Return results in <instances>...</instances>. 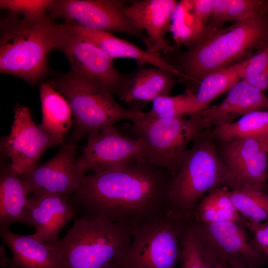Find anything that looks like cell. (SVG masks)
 Instances as JSON below:
<instances>
[{
	"mask_svg": "<svg viewBox=\"0 0 268 268\" xmlns=\"http://www.w3.org/2000/svg\"><path fill=\"white\" fill-rule=\"evenodd\" d=\"M56 50L67 59L72 73L93 80L119 96L129 78L117 70L113 60L93 44L68 29L64 23Z\"/></svg>",
	"mask_w": 268,
	"mask_h": 268,
	"instance_id": "10",
	"label": "cell"
},
{
	"mask_svg": "<svg viewBox=\"0 0 268 268\" xmlns=\"http://www.w3.org/2000/svg\"><path fill=\"white\" fill-rule=\"evenodd\" d=\"M229 192L230 189L226 186L210 190L198 202L190 218L201 224L243 223V218L234 206Z\"/></svg>",
	"mask_w": 268,
	"mask_h": 268,
	"instance_id": "23",
	"label": "cell"
},
{
	"mask_svg": "<svg viewBox=\"0 0 268 268\" xmlns=\"http://www.w3.org/2000/svg\"><path fill=\"white\" fill-rule=\"evenodd\" d=\"M48 82L69 104L73 117L72 137L75 143L93 131L114 126L123 120L133 122L144 113L137 107L126 109L103 85L70 71Z\"/></svg>",
	"mask_w": 268,
	"mask_h": 268,
	"instance_id": "6",
	"label": "cell"
},
{
	"mask_svg": "<svg viewBox=\"0 0 268 268\" xmlns=\"http://www.w3.org/2000/svg\"><path fill=\"white\" fill-rule=\"evenodd\" d=\"M263 13L224 30L211 31L188 45L178 68L185 79L199 83L208 74L237 64L252 49L263 44L268 38V23Z\"/></svg>",
	"mask_w": 268,
	"mask_h": 268,
	"instance_id": "3",
	"label": "cell"
},
{
	"mask_svg": "<svg viewBox=\"0 0 268 268\" xmlns=\"http://www.w3.org/2000/svg\"><path fill=\"white\" fill-rule=\"evenodd\" d=\"M71 31L93 44L106 53L111 59L130 58L138 64H148L165 70L181 78L184 76L177 68L170 64L159 52L150 53L143 50L130 42L114 35L112 33L90 29L76 23L64 21Z\"/></svg>",
	"mask_w": 268,
	"mask_h": 268,
	"instance_id": "18",
	"label": "cell"
},
{
	"mask_svg": "<svg viewBox=\"0 0 268 268\" xmlns=\"http://www.w3.org/2000/svg\"><path fill=\"white\" fill-rule=\"evenodd\" d=\"M31 235L38 241L58 246L59 234L75 215L68 196L32 194L28 197Z\"/></svg>",
	"mask_w": 268,
	"mask_h": 268,
	"instance_id": "16",
	"label": "cell"
},
{
	"mask_svg": "<svg viewBox=\"0 0 268 268\" xmlns=\"http://www.w3.org/2000/svg\"><path fill=\"white\" fill-rule=\"evenodd\" d=\"M194 222L204 242L223 266L229 268H261L268 265L243 223Z\"/></svg>",
	"mask_w": 268,
	"mask_h": 268,
	"instance_id": "12",
	"label": "cell"
},
{
	"mask_svg": "<svg viewBox=\"0 0 268 268\" xmlns=\"http://www.w3.org/2000/svg\"><path fill=\"white\" fill-rule=\"evenodd\" d=\"M28 188L10 165L2 168L0 177V228L13 223L29 226Z\"/></svg>",
	"mask_w": 268,
	"mask_h": 268,
	"instance_id": "21",
	"label": "cell"
},
{
	"mask_svg": "<svg viewBox=\"0 0 268 268\" xmlns=\"http://www.w3.org/2000/svg\"><path fill=\"white\" fill-rule=\"evenodd\" d=\"M268 134V110L249 113L231 123L215 126L213 138L222 143Z\"/></svg>",
	"mask_w": 268,
	"mask_h": 268,
	"instance_id": "27",
	"label": "cell"
},
{
	"mask_svg": "<svg viewBox=\"0 0 268 268\" xmlns=\"http://www.w3.org/2000/svg\"><path fill=\"white\" fill-rule=\"evenodd\" d=\"M39 91L42 113L40 127L51 134L63 135L73 125L69 103L48 82L40 85Z\"/></svg>",
	"mask_w": 268,
	"mask_h": 268,
	"instance_id": "24",
	"label": "cell"
},
{
	"mask_svg": "<svg viewBox=\"0 0 268 268\" xmlns=\"http://www.w3.org/2000/svg\"><path fill=\"white\" fill-rule=\"evenodd\" d=\"M230 197L241 217L249 222L268 223V194L249 186L230 190Z\"/></svg>",
	"mask_w": 268,
	"mask_h": 268,
	"instance_id": "29",
	"label": "cell"
},
{
	"mask_svg": "<svg viewBox=\"0 0 268 268\" xmlns=\"http://www.w3.org/2000/svg\"><path fill=\"white\" fill-rule=\"evenodd\" d=\"M262 0H228L226 21H244L258 16L268 8Z\"/></svg>",
	"mask_w": 268,
	"mask_h": 268,
	"instance_id": "33",
	"label": "cell"
},
{
	"mask_svg": "<svg viewBox=\"0 0 268 268\" xmlns=\"http://www.w3.org/2000/svg\"><path fill=\"white\" fill-rule=\"evenodd\" d=\"M145 157L142 141L123 135L114 126L93 131L76 160V166L83 176L87 172L106 170Z\"/></svg>",
	"mask_w": 268,
	"mask_h": 268,
	"instance_id": "13",
	"label": "cell"
},
{
	"mask_svg": "<svg viewBox=\"0 0 268 268\" xmlns=\"http://www.w3.org/2000/svg\"><path fill=\"white\" fill-rule=\"evenodd\" d=\"M206 30L197 18L193 0L177 2L170 17L169 30L178 42L188 46L202 38Z\"/></svg>",
	"mask_w": 268,
	"mask_h": 268,
	"instance_id": "28",
	"label": "cell"
},
{
	"mask_svg": "<svg viewBox=\"0 0 268 268\" xmlns=\"http://www.w3.org/2000/svg\"><path fill=\"white\" fill-rule=\"evenodd\" d=\"M179 268H224L200 236L194 221H185L181 237Z\"/></svg>",
	"mask_w": 268,
	"mask_h": 268,
	"instance_id": "25",
	"label": "cell"
},
{
	"mask_svg": "<svg viewBox=\"0 0 268 268\" xmlns=\"http://www.w3.org/2000/svg\"><path fill=\"white\" fill-rule=\"evenodd\" d=\"M3 242L12 255L18 268H62V257L58 246L42 243L31 234L23 235L9 228H0Z\"/></svg>",
	"mask_w": 268,
	"mask_h": 268,
	"instance_id": "20",
	"label": "cell"
},
{
	"mask_svg": "<svg viewBox=\"0 0 268 268\" xmlns=\"http://www.w3.org/2000/svg\"><path fill=\"white\" fill-rule=\"evenodd\" d=\"M255 54L248 58V62L241 78L262 92L268 89V42Z\"/></svg>",
	"mask_w": 268,
	"mask_h": 268,
	"instance_id": "31",
	"label": "cell"
},
{
	"mask_svg": "<svg viewBox=\"0 0 268 268\" xmlns=\"http://www.w3.org/2000/svg\"><path fill=\"white\" fill-rule=\"evenodd\" d=\"M61 31V24L48 14L28 20L10 12L0 22V73L39 81L48 72V55L56 50Z\"/></svg>",
	"mask_w": 268,
	"mask_h": 268,
	"instance_id": "2",
	"label": "cell"
},
{
	"mask_svg": "<svg viewBox=\"0 0 268 268\" xmlns=\"http://www.w3.org/2000/svg\"><path fill=\"white\" fill-rule=\"evenodd\" d=\"M76 160L75 143L64 144L50 160L20 177L30 194L69 196L78 189L83 176Z\"/></svg>",
	"mask_w": 268,
	"mask_h": 268,
	"instance_id": "15",
	"label": "cell"
},
{
	"mask_svg": "<svg viewBox=\"0 0 268 268\" xmlns=\"http://www.w3.org/2000/svg\"><path fill=\"white\" fill-rule=\"evenodd\" d=\"M9 134L2 142V149L10 159V166L19 176L37 166V161L48 148L64 144V136L51 134L34 122L30 109L17 105Z\"/></svg>",
	"mask_w": 268,
	"mask_h": 268,
	"instance_id": "11",
	"label": "cell"
},
{
	"mask_svg": "<svg viewBox=\"0 0 268 268\" xmlns=\"http://www.w3.org/2000/svg\"><path fill=\"white\" fill-rule=\"evenodd\" d=\"M222 143L219 155L236 188L252 186L268 194V134Z\"/></svg>",
	"mask_w": 268,
	"mask_h": 268,
	"instance_id": "14",
	"label": "cell"
},
{
	"mask_svg": "<svg viewBox=\"0 0 268 268\" xmlns=\"http://www.w3.org/2000/svg\"><path fill=\"white\" fill-rule=\"evenodd\" d=\"M248 58L231 66L214 71L205 76L194 91L196 103L200 109L208 108L210 103L228 90L241 78Z\"/></svg>",
	"mask_w": 268,
	"mask_h": 268,
	"instance_id": "26",
	"label": "cell"
},
{
	"mask_svg": "<svg viewBox=\"0 0 268 268\" xmlns=\"http://www.w3.org/2000/svg\"><path fill=\"white\" fill-rule=\"evenodd\" d=\"M176 83L174 75L158 67H139L129 73L127 83L119 99L126 103L152 102L169 95Z\"/></svg>",
	"mask_w": 268,
	"mask_h": 268,
	"instance_id": "22",
	"label": "cell"
},
{
	"mask_svg": "<svg viewBox=\"0 0 268 268\" xmlns=\"http://www.w3.org/2000/svg\"><path fill=\"white\" fill-rule=\"evenodd\" d=\"M194 10L197 19L204 26L212 15V0H193Z\"/></svg>",
	"mask_w": 268,
	"mask_h": 268,
	"instance_id": "35",
	"label": "cell"
},
{
	"mask_svg": "<svg viewBox=\"0 0 268 268\" xmlns=\"http://www.w3.org/2000/svg\"><path fill=\"white\" fill-rule=\"evenodd\" d=\"M125 0H53L48 13L90 29L122 32L141 40L148 46L147 36L127 15Z\"/></svg>",
	"mask_w": 268,
	"mask_h": 268,
	"instance_id": "9",
	"label": "cell"
},
{
	"mask_svg": "<svg viewBox=\"0 0 268 268\" xmlns=\"http://www.w3.org/2000/svg\"><path fill=\"white\" fill-rule=\"evenodd\" d=\"M243 224L257 248L268 261V223L252 222L243 219Z\"/></svg>",
	"mask_w": 268,
	"mask_h": 268,
	"instance_id": "34",
	"label": "cell"
},
{
	"mask_svg": "<svg viewBox=\"0 0 268 268\" xmlns=\"http://www.w3.org/2000/svg\"><path fill=\"white\" fill-rule=\"evenodd\" d=\"M184 221L166 214L134 229L123 268H179Z\"/></svg>",
	"mask_w": 268,
	"mask_h": 268,
	"instance_id": "8",
	"label": "cell"
},
{
	"mask_svg": "<svg viewBox=\"0 0 268 268\" xmlns=\"http://www.w3.org/2000/svg\"><path fill=\"white\" fill-rule=\"evenodd\" d=\"M6 268H18L16 265L12 262L6 267Z\"/></svg>",
	"mask_w": 268,
	"mask_h": 268,
	"instance_id": "38",
	"label": "cell"
},
{
	"mask_svg": "<svg viewBox=\"0 0 268 268\" xmlns=\"http://www.w3.org/2000/svg\"><path fill=\"white\" fill-rule=\"evenodd\" d=\"M201 133L193 139V146L170 185L167 214L181 220L192 217L198 202L211 189L237 188L213 142L202 137Z\"/></svg>",
	"mask_w": 268,
	"mask_h": 268,
	"instance_id": "4",
	"label": "cell"
},
{
	"mask_svg": "<svg viewBox=\"0 0 268 268\" xmlns=\"http://www.w3.org/2000/svg\"><path fill=\"white\" fill-rule=\"evenodd\" d=\"M201 111L196 103L194 91L187 88L180 95L162 96L152 102L150 110L145 112L153 119H170L185 117Z\"/></svg>",
	"mask_w": 268,
	"mask_h": 268,
	"instance_id": "30",
	"label": "cell"
},
{
	"mask_svg": "<svg viewBox=\"0 0 268 268\" xmlns=\"http://www.w3.org/2000/svg\"><path fill=\"white\" fill-rule=\"evenodd\" d=\"M131 126L134 137L142 140L144 155L149 162L173 176L187 154L189 143L204 128L199 112L189 119H153L144 112Z\"/></svg>",
	"mask_w": 268,
	"mask_h": 268,
	"instance_id": "7",
	"label": "cell"
},
{
	"mask_svg": "<svg viewBox=\"0 0 268 268\" xmlns=\"http://www.w3.org/2000/svg\"><path fill=\"white\" fill-rule=\"evenodd\" d=\"M224 268H229L227 267H224Z\"/></svg>",
	"mask_w": 268,
	"mask_h": 268,
	"instance_id": "39",
	"label": "cell"
},
{
	"mask_svg": "<svg viewBox=\"0 0 268 268\" xmlns=\"http://www.w3.org/2000/svg\"><path fill=\"white\" fill-rule=\"evenodd\" d=\"M268 110V97L243 80L236 83L219 104L199 112L204 128L231 123L256 111Z\"/></svg>",
	"mask_w": 268,
	"mask_h": 268,
	"instance_id": "19",
	"label": "cell"
},
{
	"mask_svg": "<svg viewBox=\"0 0 268 268\" xmlns=\"http://www.w3.org/2000/svg\"><path fill=\"white\" fill-rule=\"evenodd\" d=\"M172 177L143 157L86 174L68 197L80 218L107 221L133 231L167 214Z\"/></svg>",
	"mask_w": 268,
	"mask_h": 268,
	"instance_id": "1",
	"label": "cell"
},
{
	"mask_svg": "<svg viewBox=\"0 0 268 268\" xmlns=\"http://www.w3.org/2000/svg\"><path fill=\"white\" fill-rule=\"evenodd\" d=\"M132 233L123 225L80 218L58 245L62 268H123Z\"/></svg>",
	"mask_w": 268,
	"mask_h": 268,
	"instance_id": "5",
	"label": "cell"
},
{
	"mask_svg": "<svg viewBox=\"0 0 268 268\" xmlns=\"http://www.w3.org/2000/svg\"><path fill=\"white\" fill-rule=\"evenodd\" d=\"M53 0H0L1 9L21 14L23 18L36 20L46 15Z\"/></svg>",
	"mask_w": 268,
	"mask_h": 268,
	"instance_id": "32",
	"label": "cell"
},
{
	"mask_svg": "<svg viewBox=\"0 0 268 268\" xmlns=\"http://www.w3.org/2000/svg\"><path fill=\"white\" fill-rule=\"evenodd\" d=\"M0 266L1 267H7L12 262L6 254L5 248L4 245L0 248Z\"/></svg>",
	"mask_w": 268,
	"mask_h": 268,
	"instance_id": "37",
	"label": "cell"
},
{
	"mask_svg": "<svg viewBox=\"0 0 268 268\" xmlns=\"http://www.w3.org/2000/svg\"><path fill=\"white\" fill-rule=\"evenodd\" d=\"M177 1L174 0H128L127 15L138 29L145 30L148 40L147 50L165 53L174 49L165 39L169 30L170 17Z\"/></svg>",
	"mask_w": 268,
	"mask_h": 268,
	"instance_id": "17",
	"label": "cell"
},
{
	"mask_svg": "<svg viewBox=\"0 0 268 268\" xmlns=\"http://www.w3.org/2000/svg\"><path fill=\"white\" fill-rule=\"evenodd\" d=\"M228 0H212V12L214 24L218 26L226 21Z\"/></svg>",
	"mask_w": 268,
	"mask_h": 268,
	"instance_id": "36",
	"label": "cell"
}]
</instances>
